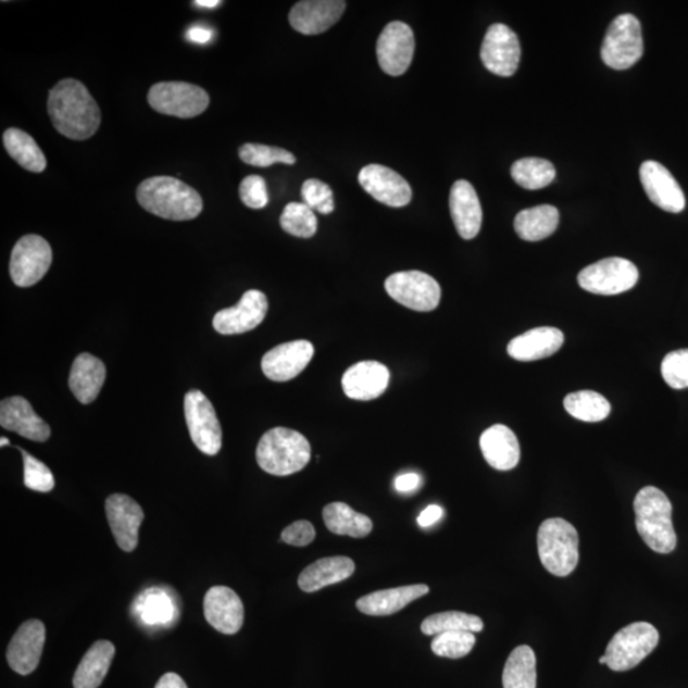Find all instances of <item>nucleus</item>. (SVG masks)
<instances>
[{
  "label": "nucleus",
  "mask_w": 688,
  "mask_h": 688,
  "mask_svg": "<svg viewBox=\"0 0 688 688\" xmlns=\"http://www.w3.org/2000/svg\"><path fill=\"white\" fill-rule=\"evenodd\" d=\"M48 111L54 128L66 138L86 140L100 128L98 102L77 79L66 78L51 88Z\"/></svg>",
  "instance_id": "f257e3e1"
},
{
  "label": "nucleus",
  "mask_w": 688,
  "mask_h": 688,
  "mask_svg": "<svg viewBox=\"0 0 688 688\" xmlns=\"http://www.w3.org/2000/svg\"><path fill=\"white\" fill-rule=\"evenodd\" d=\"M137 201L147 212L170 221H190L203 211L202 197L172 176L148 177L139 184Z\"/></svg>",
  "instance_id": "f03ea898"
},
{
  "label": "nucleus",
  "mask_w": 688,
  "mask_h": 688,
  "mask_svg": "<svg viewBox=\"0 0 688 688\" xmlns=\"http://www.w3.org/2000/svg\"><path fill=\"white\" fill-rule=\"evenodd\" d=\"M636 529L649 549L658 553H671L677 546L672 522V504L660 488L647 486L634 501Z\"/></svg>",
  "instance_id": "7ed1b4c3"
},
{
  "label": "nucleus",
  "mask_w": 688,
  "mask_h": 688,
  "mask_svg": "<svg viewBox=\"0 0 688 688\" xmlns=\"http://www.w3.org/2000/svg\"><path fill=\"white\" fill-rule=\"evenodd\" d=\"M310 459V442L291 428H272L262 436L257 448L259 467L272 476H291L305 468Z\"/></svg>",
  "instance_id": "20e7f679"
},
{
  "label": "nucleus",
  "mask_w": 688,
  "mask_h": 688,
  "mask_svg": "<svg viewBox=\"0 0 688 688\" xmlns=\"http://www.w3.org/2000/svg\"><path fill=\"white\" fill-rule=\"evenodd\" d=\"M538 554L547 572L564 578L579 562V535L573 524L552 517L541 524L537 536Z\"/></svg>",
  "instance_id": "39448f33"
},
{
  "label": "nucleus",
  "mask_w": 688,
  "mask_h": 688,
  "mask_svg": "<svg viewBox=\"0 0 688 688\" xmlns=\"http://www.w3.org/2000/svg\"><path fill=\"white\" fill-rule=\"evenodd\" d=\"M660 642V633L652 624L634 623L613 636L605 649V664L615 672L630 671L639 665Z\"/></svg>",
  "instance_id": "423d86ee"
},
{
  "label": "nucleus",
  "mask_w": 688,
  "mask_h": 688,
  "mask_svg": "<svg viewBox=\"0 0 688 688\" xmlns=\"http://www.w3.org/2000/svg\"><path fill=\"white\" fill-rule=\"evenodd\" d=\"M643 41L640 21L630 13L613 20L604 37L602 59L612 70L625 71L640 61Z\"/></svg>",
  "instance_id": "0eeeda50"
},
{
  "label": "nucleus",
  "mask_w": 688,
  "mask_h": 688,
  "mask_svg": "<svg viewBox=\"0 0 688 688\" xmlns=\"http://www.w3.org/2000/svg\"><path fill=\"white\" fill-rule=\"evenodd\" d=\"M148 103L160 114L191 120L210 107V95L202 87L187 83H160L151 87Z\"/></svg>",
  "instance_id": "6e6552de"
},
{
  "label": "nucleus",
  "mask_w": 688,
  "mask_h": 688,
  "mask_svg": "<svg viewBox=\"0 0 688 688\" xmlns=\"http://www.w3.org/2000/svg\"><path fill=\"white\" fill-rule=\"evenodd\" d=\"M639 271L624 258H606L584 268L578 276L583 290L596 295H618L638 284Z\"/></svg>",
  "instance_id": "1a4fd4ad"
},
{
  "label": "nucleus",
  "mask_w": 688,
  "mask_h": 688,
  "mask_svg": "<svg viewBox=\"0 0 688 688\" xmlns=\"http://www.w3.org/2000/svg\"><path fill=\"white\" fill-rule=\"evenodd\" d=\"M390 298L414 312L428 313L439 307L438 280L420 271L398 272L386 280Z\"/></svg>",
  "instance_id": "9d476101"
},
{
  "label": "nucleus",
  "mask_w": 688,
  "mask_h": 688,
  "mask_svg": "<svg viewBox=\"0 0 688 688\" xmlns=\"http://www.w3.org/2000/svg\"><path fill=\"white\" fill-rule=\"evenodd\" d=\"M185 420L195 446L205 455H216L222 448V428L213 404L201 390H190L184 399Z\"/></svg>",
  "instance_id": "9b49d317"
},
{
  "label": "nucleus",
  "mask_w": 688,
  "mask_h": 688,
  "mask_svg": "<svg viewBox=\"0 0 688 688\" xmlns=\"http://www.w3.org/2000/svg\"><path fill=\"white\" fill-rule=\"evenodd\" d=\"M53 251L49 242L39 235H26L14 246L11 255L10 273L14 285L32 287L47 275Z\"/></svg>",
  "instance_id": "f8f14e48"
},
{
  "label": "nucleus",
  "mask_w": 688,
  "mask_h": 688,
  "mask_svg": "<svg viewBox=\"0 0 688 688\" xmlns=\"http://www.w3.org/2000/svg\"><path fill=\"white\" fill-rule=\"evenodd\" d=\"M521 42L512 28L495 24L487 29L480 59L488 71L500 77H512L521 63Z\"/></svg>",
  "instance_id": "ddd939ff"
},
{
  "label": "nucleus",
  "mask_w": 688,
  "mask_h": 688,
  "mask_svg": "<svg viewBox=\"0 0 688 688\" xmlns=\"http://www.w3.org/2000/svg\"><path fill=\"white\" fill-rule=\"evenodd\" d=\"M380 68L391 77L402 76L410 68L414 54L412 28L403 22H391L376 43Z\"/></svg>",
  "instance_id": "4468645a"
},
{
  "label": "nucleus",
  "mask_w": 688,
  "mask_h": 688,
  "mask_svg": "<svg viewBox=\"0 0 688 688\" xmlns=\"http://www.w3.org/2000/svg\"><path fill=\"white\" fill-rule=\"evenodd\" d=\"M268 313V299L258 290L243 293L238 305L221 310L213 317V328L224 336L242 335L261 325Z\"/></svg>",
  "instance_id": "2eb2a0df"
},
{
  "label": "nucleus",
  "mask_w": 688,
  "mask_h": 688,
  "mask_svg": "<svg viewBox=\"0 0 688 688\" xmlns=\"http://www.w3.org/2000/svg\"><path fill=\"white\" fill-rule=\"evenodd\" d=\"M46 640L47 628L41 621L28 620L22 624L7 649L10 667L21 676L32 675L39 667Z\"/></svg>",
  "instance_id": "dca6fc26"
},
{
  "label": "nucleus",
  "mask_w": 688,
  "mask_h": 688,
  "mask_svg": "<svg viewBox=\"0 0 688 688\" xmlns=\"http://www.w3.org/2000/svg\"><path fill=\"white\" fill-rule=\"evenodd\" d=\"M108 522L115 542L124 552H133L139 542V528L145 520L142 508L130 496L114 493L105 502Z\"/></svg>",
  "instance_id": "f3484780"
},
{
  "label": "nucleus",
  "mask_w": 688,
  "mask_h": 688,
  "mask_svg": "<svg viewBox=\"0 0 688 688\" xmlns=\"http://www.w3.org/2000/svg\"><path fill=\"white\" fill-rule=\"evenodd\" d=\"M314 346L309 340H293L275 347L262 360L263 373L268 379L285 383L295 379L314 358Z\"/></svg>",
  "instance_id": "a211bd4d"
},
{
  "label": "nucleus",
  "mask_w": 688,
  "mask_h": 688,
  "mask_svg": "<svg viewBox=\"0 0 688 688\" xmlns=\"http://www.w3.org/2000/svg\"><path fill=\"white\" fill-rule=\"evenodd\" d=\"M640 180L650 202L661 210L679 213L685 210L686 198L683 188L660 162L646 161L640 166Z\"/></svg>",
  "instance_id": "6ab92c4d"
},
{
  "label": "nucleus",
  "mask_w": 688,
  "mask_h": 688,
  "mask_svg": "<svg viewBox=\"0 0 688 688\" xmlns=\"http://www.w3.org/2000/svg\"><path fill=\"white\" fill-rule=\"evenodd\" d=\"M359 182L377 202L395 207V209H401L411 202L410 184L389 167L368 165L361 170Z\"/></svg>",
  "instance_id": "aec40b11"
},
{
  "label": "nucleus",
  "mask_w": 688,
  "mask_h": 688,
  "mask_svg": "<svg viewBox=\"0 0 688 688\" xmlns=\"http://www.w3.org/2000/svg\"><path fill=\"white\" fill-rule=\"evenodd\" d=\"M204 616L214 630L234 635L243 625V604L232 588L213 587L204 597Z\"/></svg>",
  "instance_id": "412c9836"
},
{
  "label": "nucleus",
  "mask_w": 688,
  "mask_h": 688,
  "mask_svg": "<svg viewBox=\"0 0 688 688\" xmlns=\"http://www.w3.org/2000/svg\"><path fill=\"white\" fill-rule=\"evenodd\" d=\"M346 10L342 0H303L290 12L291 26L303 35H320L335 26Z\"/></svg>",
  "instance_id": "4be33fe9"
},
{
  "label": "nucleus",
  "mask_w": 688,
  "mask_h": 688,
  "mask_svg": "<svg viewBox=\"0 0 688 688\" xmlns=\"http://www.w3.org/2000/svg\"><path fill=\"white\" fill-rule=\"evenodd\" d=\"M390 373L387 366L376 361H362L343 374L345 395L354 401H373L387 390Z\"/></svg>",
  "instance_id": "5701e85b"
},
{
  "label": "nucleus",
  "mask_w": 688,
  "mask_h": 688,
  "mask_svg": "<svg viewBox=\"0 0 688 688\" xmlns=\"http://www.w3.org/2000/svg\"><path fill=\"white\" fill-rule=\"evenodd\" d=\"M0 425L37 442L49 440L51 434L49 425L37 416L27 399L18 396L5 398L0 403Z\"/></svg>",
  "instance_id": "b1692460"
},
{
  "label": "nucleus",
  "mask_w": 688,
  "mask_h": 688,
  "mask_svg": "<svg viewBox=\"0 0 688 688\" xmlns=\"http://www.w3.org/2000/svg\"><path fill=\"white\" fill-rule=\"evenodd\" d=\"M449 205L451 217L461 238L475 239L483 226V207L473 185L467 180H458L451 188Z\"/></svg>",
  "instance_id": "393cba45"
},
{
  "label": "nucleus",
  "mask_w": 688,
  "mask_h": 688,
  "mask_svg": "<svg viewBox=\"0 0 688 688\" xmlns=\"http://www.w3.org/2000/svg\"><path fill=\"white\" fill-rule=\"evenodd\" d=\"M564 340V333L558 328H536L510 340L508 353L510 358L522 362L542 360L556 353Z\"/></svg>",
  "instance_id": "a878e982"
},
{
  "label": "nucleus",
  "mask_w": 688,
  "mask_h": 688,
  "mask_svg": "<svg viewBox=\"0 0 688 688\" xmlns=\"http://www.w3.org/2000/svg\"><path fill=\"white\" fill-rule=\"evenodd\" d=\"M480 450L486 462L498 471L514 470L521 461V446L513 430L505 425H493L480 436Z\"/></svg>",
  "instance_id": "bb28decb"
},
{
  "label": "nucleus",
  "mask_w": 688,
  "mask_h": 688,
  "mask_svg": "<svg viewBox=\"0 0 688 688\" xmlns=\"http://www.w3.org/2000/svg\"><path fill=\"white\" fill-rule=\"evenodd\" d=\"M430 588L425 584L374 591L359 599L356 606L368 616H390L402 611L416 599L428 595Z\"/></svg>",
  "instance_id": "cd10ccee"
},
{
  "label": "nucleus",
  "mask_w": 688,
  "mask_h": 688,
  "mask_svg": "<svg viewBox=\"0 0 688 688\" xmlns=\"http://www.w3.org/2000/svg\"><path fill=\"white\" fill-rule=\"evenodd\" d=\"M105 379V364L100 359L92 356L91 353H80L74 360L70 375V388L78 402L92 403L99 397Z\"/></svg>",
  "instance_id": "c85d7f7f"
},
{
  "label": "nucleus",
  "mask_w": 688,
  "mask_h": 688,
  "mask_svg": "<svg viewBox=\"0 0 688 688\" xmlns=\"http://www.w3.org/2000/svg\"><path fill=\"white\" fill-rule=\"evenodd\" d=\"M354 562L350 558H325L309 565L299 576V587L305 593H315L325 587L345 581L354 573Z\"/></svg>",
  "instance_id": "c756f323"
},
{
  "label": "nucleus",
  "mask_w": 688,
  "mask_h": 688,
  "mask_svg": "<svg viewBox=\"0 0 688 688\" xmlns=\"http://www.w3.org/2000/svg\"><path fill=\"white\" fill-rule=\"evenodd\" d=\"M115 655L114 643L99 640L87 650L73 677L74 688H99Z\"/></svg>",
  "instance_id": "7c9ffc66"
},
{
  "label": "nucleus",
  "mask_w": 688,
  "mask_h": 688,
  "mask_svg": "<svg viewBox=\"0 0 688 688\" xmlns=\"http://www.w3.org/2000/svg\"><path fill=\"white\" fill-rule=\"evenodd\" d=\"M559 222L560 213L556 207L542 204L517 213L514 227L521 239L541 241L556 232Z\"/></svg>",
  "instance_id": "2f4dec72"
},
{
  "label": "nucleus",
  "mask_w": 688,
  "mask_h": 688,
  "mask_svg": "<svg viewBox=\"0 0 688 688\" xmlns=\"http://www.w3.org/2000/svg\"><path fill=\"white\" fill-rule=\"evenodd\" d=\"M325 527L338 536L365 538L373 530V522L368 516L354 512L345 502H332L323 510Z\"/></svg>",
  "instance_id": "473e14b6"
},
{
  "label": "nucleus",
  "mask_w": 688,
  "mask_h": 688,
  "mask_svg": "<svg viewBox=\"0 0 688 688\" xmlns=\"http://www.w3.org/2000/svg\"><path fill=\"white\" fill-rule=\"evenodd\" d=\"M3 145L10 157L27 172L42 173L47 168L46 154L26 132L18 128L7 129L3 135Z\"/></svg>",
  "instance_id": "72a5a7b5"
},
{
  "label": "nucleus",
  "mask_w": 688,
  "mask_h": 688,
  "mask_svg": "<svg viewBox=\"0 0 688 688\" xmlns=\"http://www.w3.org/2000/svg\"><path fill=\"white\" fill-rule=\"evenodd\" d=\"M536 654L528 646L517 647L509 655L502 673L504 688H537Z\"/></svg>",
  "instance_id": "f704fd0d"
},
{
  "label": "nucleus",
  "mask_w": 688,
  "mask_h": 688,
  "mask_svg": "<svg viewBox=\"0 0 688 688\" xmlns=\"http://www.w3.org/2000/svg\"><path fill=\"white\" fill-rule=\"evenodd\" d=\"M564 405L570 416L584 421V423H601L611 413L610 402L602 395L591 390L568 395Z\"/></svg>",
  "instance_id": "c9c22d12"
},
{
  "label": "nucleus",
  "mask_w": 688,
  "mask_h": 688,
  "mask_svg": "<svg viewBox=\"0 0 688 688\" xmlns=\"http://www.w3.org/2000/svg\"><path fill=\"white\" fill-rule=\"evenodd\" d=\"M512 176L523 189L538 190L549 187L556 177V168L545 159L527 158L515 162Z\"/></svg>",
  "instance_id": "e433bc0d"
},
{
  "label": "nucleus",
  "mask_w": 688,
  "mask_h": 688,
  "mask_svg": "<svg viewBox=\"0 0 688 688\" xmlns=\"http://www.w3.org/2000/svg\"><path fill=\"white\" fill-rule=\"evenodd\" d=\"M483 630V620L458 611L435 613V615L428 616L421 625V631L428 636L453 631L480 633Z\"/></svg>",
  "instance_id": "4c0bfd02"
},
{
  "label": "nucleus",
  "mask_w": 688,
  "mask_h": 688,
  "mask_svg": "<svg viewBox=\"0 0 688 688\" xmlns=\"http://www.w3.org/2000/svg\"><path fill=\"white\" fill-rule=\"evenodd\" d=\"M280 227L296 238L310 239L316 234L315 213L305 203H288L279 218Z\"/></svg>",
  "instance_id": "58836bf2"
},
{
  "label": "nucleus",
  "mask_w": 688,
  "mask_h": 688,
  "mask_svg": "<svg viewBox=\"0 0 688 688\" xmlns=\"http://www.w3.org/2000/svg\"><path fill=\"white\" fill-rule=\"evenodd\" d=\"M239 157L242 162L255 167H270L273 164L293 165L296 158L291 152L279 147L247 143L240 147Z\"/></svg>",
  "instance_id": "ea45409f"
},
{
  "label": "nucleus",
  "mask_w": 688,
  "mask_h": 688,
  "mask_svg": "<svg viewBox=\"0 0 688 688\" xmlns=\"http://www.w3.org/2000/svg\"><path fill=\"white\" fill-rule=\"evenodd\" d=\"M475 646L476 636L468 631L442 633L436 635L431 642L434 654L450 660L468 655Z\"/></svg>",
  "instance_id": "a19ab883"
},
{
  "label": "nucleus",
  "mask_w": 688,
  "mask_h": 688,
  "mask_svg": "<svg viewBox=\"0 0 688 688\" xmlns=\"http://www.w3.org/2000/svg\"><path fill=\"white\" fill-rule=\"evenodd\" d=\"M20 450L22 456H24L25 486L29 488V490L37 492H50L53 490L55 479L48 465L27 453L26 450Z\"/></svg>",
  "instance_id": "79ce46f5"
},
{
  "label": "nucleus",
  "mask_w": 688,
  "mask_h": 688,
  "mask_svg": "<svg viewBox=\"0 0 688 688\" xmlns=\"http://www.w3.org/2000/svg\"><path fill=\"white\" fill-rule=\"evenodd\" d=\"M662 376L673 389L688 388V349L670 352L664 358Z\"/></svg>",
  "instance_id": "37998d69"
},
{
  "label": "nucleus",
  "mask_w": 688,
  "mask_h": 688,
  "mask_svg": "<svg viewBox=\"0 0 688 688\" xmlns=\"http://www.w3.org/2000/svg\"><path fill=\"white\" fill-rule=\"evenodd\" d=\"M301 196L302 203H305L313 211L322 214H329L335 211V201H333V191L329 185L316 180L309 179L302 185Z\"/></svg>",
  "instance_id": "c03bdc74"
},
{
  "label": "nucleus",
  "mask_w": 688,
  "mask_h": 688,
  "mask_svg": "<svg viewBox=\"0 0 688 688\" xmlns=\"http://www.w3.org/2000/svg\"><path fill=\"white\" fill-rule=\"evenodd\" d=\"M239 195L243 204L251 210H262L268 204L270 197L262 176H247L240 184Z\"/></svg>",
  "instance_id": "a18cd8bd"
},
{
  "label": "nucleus",
  "mask_w": 688,
  "mask_h": 688,
  "mask_svg": "<svg viewBox=\"0 0 688 688\" xmlns=\"http://www.w3.org/2000/svg\"><path fill=\"white\" fill-rule=\"evenodd\" d=\"M316 533L313 524L308 521H298L288 525L283 531L280 539L287 545L295 547H305L312 543L315 539Z\"/></svg>",
  "instance_id": "49530a36"
},
{
  "label": "nucleus",
  "mask_w": 688,
  "mask_h": 688,
  "mask_svg": "<svg viewBox=\"0 0 688 688\" xmlns=\"http://www.w3.org/2000/svg\"><path fill=\"white\" fill-rule=\"evenodd\" d=\"M146 605H150V610L145 611V618L150 623H158L159 621L167 620L170 616V605L165 599L153 597L148 599ZM147 621V623H148Z\"/></svg>",
  "instance_id": "de8ad7c7"
},
{
  "label": "nucleus",
  "mask_w": 688,
  "mask_h": 688,
  "mask_svg": "<svg viewBox=\"0 0 688 688\" xmlns=\"http://www.w3.org/2000/svg\"><path fill=\"white\" fill-rule=\"evenodd\" d=\"M421 484V478L416 473H405L396 479L395 487L398 492L406 493L416 490Z\"/></svg>",
  "instance_id": "09e8293b"
},
{
  "label": "nucleus",
  "mask_w": 688,
  "mask_h": 688,
  "mask_svg": "<svg viewBox=\"0 0 688 688\" xmlns=\"http://www.w3.org/2000/svg\"><path fill=\"white\" fill-rule=\"evenodd\" d=\"M443 512L442 509L438 505L427 506L423 513L418 516V525L423 528L431 527L435 523H438L441 520Z\"/></svg>",
  "instance_id": "8fccbe9b"
},
{
  "label": "nucleus",
  "mask_w": 688,
  "mask_h": 688,
  "mask_svg": "<svg viewBox=\"0 0 688 688\" xmlns=\"http://www.w3.org/2000/svg\"><path fill=\"white\" fill-rule=\"evenodd\" d=\"M154 688H188V686L184 683V679L179 675L170 672L159 679V683Z\"/></svg>",
  "instance_id": "3c124183"
},
{
  "label": "nucleus",
  "mask_w": 688,
  "mask_h": 688,
  "mask_svg": "<svg viewBox=\"0 0 688 688\" xmlns=\"http://www.w3.org/2000/svg\"><path fill=\"white\" fill-rule=\"evenodd\" d=\"M188 40L196 43H207L212 39V32L209 28L195 26L188 29Z\"/></svg>",
  "instance_id": "603ef678"
},
{
  "label": "nucleus",
  "mask_w": 688,
  "mask_h": 688,
  "mask_svg": "<svg viewBox=\"0 0 688 688\" xmlns=\"http://www.w3.org/2000/svg\"><path fill=\"white\" fill-rule=\"evenodd\" d=\"M220 3L218 0H197V2H193V4L204 7V9H214V7H217Z\"/></svg>",
  "instance_id": "864d4df0"
},
{
  "label": "nucleus",
  "mask_w": 688,
  "mask_h": 688,
  "mask_svg": "<svg viewBox=\"0 0 688 688\" xmlns=\"http://www.w3.org/2000/svg\"><path fill=\"white\" fill-rule=\"evenodd\" d=\"M0 442H2V447L10 446V440L9 439L2 438V440H0Z\"/></svg>",
  "instance_id": "5fc2aeb1"
},
{
  "label": "nucleus",
  "mask_w": 688,
  "mask_h": 688,
  "mask_svg": "<svg viewBox=\"0 0 688 688\" xmlns=\"http://www.w3.org/2000/svg\"><path fill=\"white\" fill-rule=\"evenodd\" d=\"M605 656L603 655L602 658H599V663L601 664H605Z\"/></svg>",
  "instance_id": "6e6d98bb"
}]
</instances>
